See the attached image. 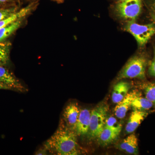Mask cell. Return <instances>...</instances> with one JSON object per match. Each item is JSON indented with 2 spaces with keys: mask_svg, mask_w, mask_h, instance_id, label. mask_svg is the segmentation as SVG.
Returning a JSON list of instances; mask_svg holds the SVG:
<instances>
[{
  "mask_svg": "<svg viewBox=\"0 0 155 155\" xmlns=\"http://www.w3.org/2000/svg\"><path fill=\"white\" fill-rule=\"evenodd\" d=\"M77 136L62 121L54 133L45 143V147L56 155L81 154L82 148L78 144Z\"/></svg>",
  "mask_w": 155,
  "mask_h": 155,
  "instance_id": "obj_1",
  "label": "cell"
},
{
  "mask_svg": "<svg viewBox=\"0 0 155 155\" xmlns=\"http://www.w3.org/2000/svg\"><path fill=\"white\" fill-rule=\"evenodd\" d=\"M147 65V62L144 56L141 55L133 56L119 72L117 79L137 78L143 80L146 78Z\"/></svg>",
  "mask_w": 155,
  "mask_h": 155,
  "instance_id": "obj_2",
  "label": "cell"
},
{
  "mask_svg": "<svg viewBox=\"0 0 155 155\" xmlns=\"http://www.w3.org/2000/svg\"><path fill=\"white\" fill-rule=\"evenodd\" d=\"M109 107L104 103H101L92 110L91 115L87 137L89 140L97 138L105 125Z\"/></svg>",
  "mask_w": 155,
  "mask_h": 155,
  "instance_id": "obj_3",
  "label": "cell"
},
{
  "mask_svg": "<svg viewBox=\"0 0 155 155\" xmlns=\"http://www.w3.org/2000/svg\"><path fill=\"white\" fill-rule=\"evenodd\" d=\"M124 28L125 31L133 35L140 48L144 47L152 37L155 35V24L154 23L140 25L135 21H130L127 22Z\"/></svg>",
  "mask_w": 155,
  "mask_h": 155,
  "instance_id": "obj_4",
  "label": "cell"
},
{
  "mask_svg": "<svg viewBox=\"0 0 155 155\" xmlns=\"http://www.w3.org/2000/svg\"><path fill=\"white\" fill-rule=\"evenodd\" d=\"M143 0L118 1L114 6L116 15L128 21H135L141 14Z\"/></svg>",
  "mask_w": 155,
  "mask_h": 155,
  "instance_id": "obj_5",
  "label": "cell"
},
{
  "mask_svg": "<svg viewBox=\"0 0 155 155\" xmlns=\"http://www.w3.org/2000/svg\"><path fill=\"white\" fill-rule=\"evenodd\" d=\"M0 83L8 87L11 90L20 92L26 90L17 78L5 66L0 65Z\"/></svg>",
  "mask_w": 155,
  "mask_h": 155,
  "instance_id": "obj_6",
  "label": "cell"
},
{
  "mask_svg": "<svg viewBox=\"0 0 155 155\" xmlns=\"http://www.w3.org/2000/svg\"><path fill=\"white\" fill-rule=\"evenodd\" d=\"M39 0H33L26 7L20 9L5 19L0 21V28L10 25L19 19H24L33 11L38 5Z\"/></svg>",
  "mask_w": 155,
  "mask_h": 155,
  "instance_id": "obj_7",
  "label": "cell"
},
{
  "mask_svg": "<svg viewBox=\"0 0 155 155\" xmlns=\"http://www.w3.org/2000/svg\"><path fill=\"white\" fill-rule=\"evenodd\" d=\"M80 112L78 105L75 103H70L64 109L63 116L65 125L74 131Z\"/></svg>",
  "mask_w": 155,
  "mask_h": 155,
  "instance_id": "obj_8",
  "label": "cell"
},
{
  "mask_svg": "<svg viewBox=\"0 0 155 155\" xmlns=\"http://www.w3.org/2000/svg\"><path fill=\"white\" fill-rule=\"evenodd\" d=\"M117 149L121 151L129 154H138V139L135 134L131 133L115 146Z\"/></svg>",
  "mask_w": 155,
  "mask_h": 155,
  "instance_id": "obj_9",
  "label": "cell"
},
{
  "mask_svg": "<svg viewBox=\"0 0 155 155\" xmlns=\"http://www.w3.org/2000/svg\"><path fill=\"white\" fill-rule=\"evenodd\" d=\"M91 111L87 109L80 110L75 131L78 136L87 134L89 127Z\"/></svg>",
  "mask_w": 155,
  "mask_h": 155,
  "instance_id": "obj_10",
  "label": "cell"
},
{
  "mask_svg": "<svg viewBox=\"0 0 155 155\" xmlns=\"http://www.w3.org/2000/svg\"><path fill=\"white\" fill-rule=\"evenodd\" d=\"M148 115V114L146 111L133 110L125 127V131L126 134L133 133Z\"/></svg>",
  "mask_w": 155,
  "mask_h": 155,
  "instance_id": "obj_11",
  "label": "cell"
},
{
  "mask_svg": "<svg viewBox=\"0 0 155 155\" xmlns=\"http://www.w3.org/2000/svg\"><path fill=\"white\" fill-rule=\"evenodd\" d=\"M131 85L127 81H121L114 87L112 93V100L114 104H118L126 97L130 91Z\"/></svg>",
  "mask_w": 155,
  "mask_h": 155,
  "instance_id": "obj_12",
  "label": "cell"
},
{
  "mask_svg": "<svg viewBox=\"0 0 155 155\" xmlns=\"http://www.w3.org/2000/svg\"><path fill=\"white\" fill-rule=\"evenodd\" d=\"M134 94V91L128 93L126 97L117 104L114 110L116 118L120 119H123L126 116V113L131 108V102Z\"/></svg>",
  "mask_w": 155,
  "mask_h": 155,
  "instance_id": "obj_13",
  "label": "cell"
},
{
  "mask_svg": "<svg viewBox=\"0 0 155 155\" xmlns=\"http://www.w3.org/2000/svg\"><path fill=\"white\" fill-rule=\"evenodd\" d=\"M153 106V103L145 97H143L141 93L137 91H134L131 105V107L133 110H147L150 109Z\"/></svg>",
  "mask_w": 155,
  "mask_h": 155,
  "instance_id": "obj_14",
  "label": "cell"
},
{
  "mask_svg": "<svg viewBox=\"0 0 155 155\" xmlns=\"http://www.w3.org/2000/svg\"><path fill=\"white\" fill-rule=\"evenodd\" d=\"M120 132L104 126L97 137L98 142L102 146L108 145L118 138Z\"/></svg>",
  "mask_w": 155,
  "mask_h": 155,
  "instance_id": "obj_15",
  "label": "cell"
},
{
  "mask_svg": "<svg viewBox=\"0 0 155 155\" xmlns=\"http://www.w3.org/2000/svg\"><path fill=\"white\" fill-rule=\"evenodd\" d=\"M23 19H19L10 25L0 28V42L5 41L6 39L17 31L21 26Z\"/></svg>",
  "mask_w": 155,
  "mask_h": 155,
  "instance_id": "obj_16",
  "label": "cell"
},
{
  "mask_svg": "<svg viewBox=\"0 0 155 155\" xmlns=\"http://www.w3.org/2000/svg\"><path fill=\"white\" fill-rule=\"evenodd\" d=\"M11 46L10 42H0V65L1 66H6L9 63Z\"/></svg>",
  "mask_w": 155,
  "mask_h": 155,
  "instance_id": "obj_17",
  "label": "cell"
},
{
  "mask_svg": "<svg viewBox=\"0 0 155 155\" xmlns=\"http://www.w3.org/2000/svg\"><path fill=\"white\" fill-rule=\"evenodd\" d=\"M145 96L155 106V83H145L141 86Z\"/></svg>",
  "mask_w": 155,
  "mask_h": 155,
  "instance_id": "obj_18",
  "label": "cell"
},
{
  "mask_svg": "<svg viewBox=\"0 0 155 155\" xmlns=\"http://www.w3.org/2000/svg\"><path fill=\"white\" fill-rule=\"evenodd\" d=\"M104 126L120 132H121L122 129V124L118 122L115 117L113 116L107 117Z\"/></svg>",
  "mask_w": 155,
  "mask_h": 155,
  "instance_id": "obj_19",
  "label": "cell"
},
{
  "mask_svg": "<svg viewBox=\"0 0 155 155\" xmlns=\"http://www.w3.org/2000/svg\"><path fill=\"white\" fill-rule=\"evenodd\" d=\"M18 11V7L15 5L0 8V21L14 14Z\"/></svg>",
  "mask_w": 155,
  "mask_h": 155,
  "instance_id": "obj_20",
  "label": "cell"
},
{
  "mask_svg": "<svg viewBox=\"0 0 155 155\" xmlns=\"http://www.w3.org/2000/svg\"><path fill=\"white\" fill-rule=\"evenodd\" d=\"M155 20V0H143Z\"/></svg>",
  "mask_w": 155,
  "mask_h": 155,
  "instance_id": "obj_21",
  "label": "cell"
},
{
  "mask_svg": "<svg viewBox=\"0 0 155 155\" xmlns=\"http://www.w3.org/2000/svg\"><path fill=\"white\" fill-rule=\"evenodd\" d=\"M148 73L150 76L155 77V48L154 49V55L149 66Z\"/></svg>",
  "mask_w": 155,
  "mask_h": 155,
  "instance_id": "obj_22",
  "label": "cell"
},
{
  "mask_svg": "<svg viewBox=\"0 0 155 155\" xmlns=\"http://www.w3.org/2000/svg\"><path fill=\"white\" fill-rule=\"evenodd\" d=\"M14 0H0V6H14Z\"/></svg>",
  "mask_w": 155,
  "mask_h": 155,
  "instance_id": "obj_23",
  "label": "cell"
},
{
  "mask_svg": "<svg viewBox=\"0 0 155 155\" xmlns=\"http://www.w3.org/2000/svg\"><path fill=\"white\" fill-rule=\"evenodd\" d=\"M48 150L44 147V148L38 150L35 154V155H47V154Z\"/></svg>",
  "mask_w": 155,
  "mask_h": 155,
  "instance_id": "obj_24",
  "label": "cell"
},
{
  "mask_svg": "<svg viewBox=\"0 0 155 155\" xmlns=\"http://www.w3.org/2000/svg\"><path fill=\"white\" fill-rule=\"evenodd\" d=\"M0 89L11 90L8 87L5 86L1 83H0Z\"/></svg>",
  "mask_w": 155,
  "mask_h": 155,
  "instance_id": "obj_25",
  "label": "cell"
},
{
  "mask_svg": "<svg viewBox=\"0 0 155 155\" xmlns=\"http://www.w3.org/2000/svg\"><path fill=\"white\" fill-rule=\"evenodd\" d=\"M53 1H56V2H61L64 0H53Z\"/></svg>",
  "mask_w": 155,
  "mask_h": 155,
  "instance_id": "obj_26",
  "label": "cell"
},
{
  "mask_svg": "<svg viewBox=\"0 0 155 155\" xmlns=\"http://www.w3.org/2000/svg\"><path fill=\"white\" fill-rule=\"evenodd\" d=\"M117 1H122V0H117Z\"/></svg>",
  "mask_w": 155,
  "mask_h": 155,
  "instance_id": "obj_27",
  "label": "cell"
}]
</instances>
